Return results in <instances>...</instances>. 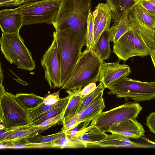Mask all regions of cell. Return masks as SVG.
Wrapping results in <instances>:
<instances>
[{
	"label": "cell",
	"instance_id": "6da1fadb",
	"mask_svg": "<svg viewBox=\"0 0 155 155\" xmlns=\"http://www.w3.org/2000/svg\"><path fill=\"white\" fill-rule=\"evenodd\" d=\"M92 0H60L52 25L55 31L70 30L76 34L80 50L85 46L87 21Z\"/></svg>",
	"mask_w": 155,
	"mask_h": 155
},
{
	"label": "cell",
	"instance_id": "7a4b0ae2",
	"mask_svg": "<svg viewBox=\"0 0 155 155\" xmlns=\"http://www.w3.org/2000/svg\"><path fill=\"white\" fill-rule=\"evenodd\" d=\"M61 68L60 85L61 87L71 77L81 52L76 33L66 30L54 31Z\"/></svg>",
	"mask_w": 155,
	"mask_h": 155
},
{
	"label": "cell",
	"instance_id": "3957f363",
	"mask_svg": "<svg viewBox=\"0 0 155 155\" xmlns=\"http://www.w3.org/2000/svg\"><path fill=\"white\" fill-rule=\"evenodd\" d=\"M103 61L92 50L85 49L81 52L71 77L61 89L67 90L82 89L90 83L99 81Z\"/></svg>",
	"mask_w": 155,
	"mask_h": 155
},
{
	"label": "cell",
	"instance_id": "277c9868",
	"mask_svg": "<svg viewBox=\"0 0 155 155\" xmlns=\"http://www.w3.org/2000/svg\"><path fill=\"white\" fill-rule=\"evenodd\" d=\"M0 42L2 53L11 64L26 71H31L35 68L32 54L25 46L19 31L12 33H2Z\"/></svg>",
	"mask_w": 155,
	"mask_h": 155
},
{
	"label": "cell",
	"instance_id": "5b68a950",
	"mask_svg": "<svg viewBox=\"0 0 155 155\" xmlns=\"http://www.w3.org/2000/svg\"><path fill=\"white\" fill-rule=\"evenodd\" d=\"M107 88L110 90L108 94L118 98H130L138 102L155 99V81L144 82L125 77Z\"/></svg>",
	"mask_w": 155,
	"mask_h": 155
},
{
	"label": "cell",
	"instance_id": "8992f818",
	"mask_svg": "<svg viewBox=\"0 0 155 155\" xmlns=\"http://www.w3.org/2000/svg\"><path fill=\"white\" fill-rule=\"evenodd\" d=\"M0 121L8 129L31 123L27 110L19 103L15 95L5 91L3 82H0Z\"/></svg>",
	"mask_w": 155,
	"mask_h": 155
},
{
	"label": "cell",
	"instance_id": "52a82bcc",
	"mask_svg": "<svg viewBox=\"0 0 155 155\" xmlns=\"http://www.w3.org/2000/svg\"><path fill=\"white\" fill-rule=\"evenodd\" d=\"M60 0H40L18 7L23 18L22 26L38 23L52 24L58 12Z\"/></svg>",
	"mask_w": 155,
	"mask_h": 155
},
{
	"label": "cell",
	"instance_id": "ba28073f",
	"mask_svg": "<svg viewBox=\"0 0 155 155\" xmlns=\"http://www.w3.org/2000/svg\"><path fill=\"white\" fill-rule=\"evenodd\" d=\"M152 50L139 32L131 28L114 44L113 52L118 58L126 61L135 56H147Z\"/></svg>",
	"mask_w": 155,
	"mask_h": 155
},
{
	"label": "cell",
	"instance_id": "9c48e42d",
	"mask_svg": "<svg viewBox=\"0 0 155 155\" xmlns=\"http://www.w3.org/2000/svg\"><path fill=\"white\" fill-rule=\"evenodd\" d=\"M142 107L137 102H129L109 110L101 112L91 120L90 125L105 132L114 126L131 118H136Z\"/></svg>",
	"mask_w": 155,
	"mask_h": 155
},
{
	"label": "cell",
	"instance_id": "30bf717a",
	"mask_svg": "<svg viewBox=\"0 0 155 155\" xmlns=\"http://www.w3.org/2000/svg\"><path fill=\"white\" fill-rule=\"evenodd\" d=\"M45 72V78L51 88H60L61 68L55 40L45 52L41 60Z\"/></svg>",
	"mask_w": 155,
	"mask_h": 155
},
{
	"label": "cell",
	"instance_id": "8fae6325",
	"mask_svg": "<svg viewBox=\"0 0 155 155\" xmlns=\"http://www.w3.org/2000/svg\"><path fill=\"white\" fill-rule=\"evenodd\" d=\"M121 60L118 58L115 62L103 61L100 70L99 82L102 81L106 88L112 83L121 78L127 77L131 73L129 65L120 64Z\"/></svg>",
	"mask_w": 155,
	"mask_h": 155
},
{
	"label": "cell",
	"instance_id": "7c38bea8",
	"mask_svg": "<svg viewBox=\"0 0 155 155\" xmlns=\"http://www.w3.org/2000/svg\"><path fill=\"white\" fill-rule=\"evenodd\" d=\"M92 14L95 44L103 32L109 31L112 19V12L106 3H101L95 7Z\"/></svg>",
	"mask_w": 155,
	"mask_h": 155
},
{
	"label": "cell",
	"instance_id": "4fadbf2b",
	"mask_svg": "<svg viewBox=\"0 0 155 155\" xmlns=\"http://www.w3.org/2000/svg\"><path fill=\"white\" fill-rule=\"evenodd\" d=\"M23 21L22 14L17 7L0 11V26L2 33H12L19 31Z\"/></svg>",
	"mask_w": 155,
	"mask_h": 155
},
{
	"label": "cell",
	"instance_id": "5bb4252c",
	"mask_svg": "<svg viewBox=\"0 0 155 155\" xmlns=\"http://www.w3.org/2000/svg\"><path fill=\"white\" fill-rule=\"evenodd\" d=\"M136 118L129 119L112 127L108 132L119 134L129 138L139 139L144 135L145 131Z\"/></svg>",
	"mask_w": 155,
	"mask_h": 155
},
{
	"label": "cell",
	"instance_id": "9a60e30c",
	"mask_svg": "<svg viewBox=\"0 0 155 155\" xmlns=\"http://www.w3.org/2000/svg\"><path fill=\"white\" fill-rule=\"evenodd\" d=\"M89 145H95L102 147H127L133 148H150V145L136 143L131 141L129 138L117 133L107 134L103 140Z\"/></svg>",
	"mask_w": 155,
	"mask_h": 155
},
{
	"label": "cell",
	"instance_id": "2e32d148",
	"mask_svg": "<svg viewBox=\"0 0 155 155\" xmlns=\"http://www.w3.org/2000/svg\"><path fill=\"white\" fill-rule=\"evenodd\" d=\"M38 133L37 125H23L8 129L4 138L0 141V143L25 140Z\"/></svg>",
	"mask_w": 155,
	"mask_h": 155
},
{
	"label": "cell",
	"instance_id": "e0dca14e",
	"mask_svg": "<svg viewBox=\"0 0 155 155\" xmlns=\"http://www.w3.org/2000/svg\"><path fill=\"white\" fill-rule=\"evenodd\" d=\"M102 91L87 107L78 114L81 121H91L97 116L105 107Z\"/></svg>",
	"mask_w": 155,
	"mask_h": 155
},
{
	"label": "cell",
	"instance_id": "ac0fdd59",
	"mask_svg": "<svg viewBox=\"0 0 155 155\" xmlns=\"http://www.w3.org/2000/svg\"><path fill=\"white\" fill-rule=\"evenodd\" d=\"M127 13L128 19L130 28L139 32L148 43L152 50L155 49V30L147 27L128 12Z\"/></svg>",
	"mask_w": 155,
	"mask_h": 155
},
{
	"label": "cell",
	"instance_id": "d6986e66",
	"mask_svg": "<svg viewBox=\"0 0 155 155\" xmlns=\"http://www.w3.org/2000/svg\"><path fill=\"white\" fill-rule=\"evenodd\" d=\"M127 12L137 20L148 28L155 29V15L148 13L141 5L134 4Z\"/></svg>",
	"mask_w": 155,
	"mask_h": 155
},
{
	"label": "cell",
	"instance_id": "ffe728a7",
	"mask_svg": "<svg viewBox=\"0 0 155 155\" xmlns=\"http://www.w3.org/2000/svg\"><path fill=\"white\" fill-rule=\"evenodd\" d=\"M82 89L78 88L72 90H66V91L70 95L68 104L63 114L62 121L64 120L73 117L77 114L83 97L79 92Z\"/></svg>",
	"mask_w": 155,
	"mask_h": 155
},
{
	"label": "cell",
	"instance_id": "44dd1931",
	"mask_svg": "<svg viewBox=\"0 0 155 155\" xmlns=\"http://www.w3.org/2000/svg\"><path fill=\"white\" fill-rule=\"evenodd\" d=\"M107 134L96 126L90 125L85 130L76 137L87 147L90 144L98 142L106 137Z\"/></svg>",
	"mask_w": 155,
	"mask_h": 155
},
{
	"label": "cell",
	"instance_id": "7402d4cb",
	"mask_svg": "<svg viewBox=\"0 0 155 155\" xmlns=\"http://www.w3.org/2000/svg\"><path fill=\"white\" fill-rule=\"evenodd\" d=\"M127 15V12L124 14L118 21L114 23L109 28L108 33L110 40L114 44L124 34L131 29Z\"/></svg>",
	"mask_w": 155,
	"mask_h": 155
},
{
	"label": "cell",
	"instance_id": "603a6c76",
	"mask_svg": "<svg viewBox=\"0 0 155 155\" xmlns=\"http://www.w3.org/2000/svg\"><path fill=\"white\" fill-rule=\"evenodd\" d=\"M108 31L103 32L95 44L92 50L103 61L110 57L111 51Z\"/></svg>",
	"mask_w": 155,
	"mask_h": 155
},
{
	"label": "cell",
	"instance_id": "cb8c5ba5",
	"mask_svg": "<svg viewBox=\"0 0 155 155\" xmlns=\"http://www.w3.org/2000/svg\"><path fill=\"white\" fill-rule=\"evenodd\" d=\"M15 97L21 105L27 110L36 108L43 102L45 97L34 93H18Z\"/></svg>",
	"mask_w": 155,
	"mask_h": 155
},
{
	"label": "cell",
	"instance_id": "d4e9b609",
	"mask_svg": "<svg viewBox=\"0 0 155 155\" xmlns=\"http://www.w3.org/2000/svg\"><path fill=\"white\" fill-rule=\"evenodd\" d=\"M52 148H86L87 147L81 141L68 137L64 132L63 135L50 143Z\"/></svg>",
	"mask_w": 155,
	"mask_h": 155
},
{
	"label": "cell",
	"instance_id": "484cf974",
	"mask_svg": "<svg viewBox=\"0 0 155 155\" xmlns=\"http://www.w3.org/2000/svg\"><path fill=\"white\" fill-rule=\"evenodd\" d=\"M65 100L59 105L54 107L39 115L31 121L30 125L36 126L38 125L44 120L54 117L63 112L68 104L70 95L66 96Z\"/></svg>",
	"mask_w": 155,
	"mask_h": 155
},
{
	"label": "cell",
	"instance_id": "4316f807",
	"mask_svg": "<svg viewBox=\"0 0 155 155\" xmlns=\"http://www.w3.org/2000/svg\"><path fill=\"white\" fill-rule=\"evenodd\" d=\"M1 145V148H52V145L48 143H38L27 141L25 140L19 141L7 142Z\"/></svg>",
	"mask_w": 155,
	"mask_h": 155
},
{
	"label": "cell",
	"instance_id": "83f0119b",
	"mask_svg": "<svg viewBox=\"0 0 155 155\" xmlns=\"http://www.w3.org/2000/svg\"><path fill=\"white\" fill-rule=\"evenodd\" d=\"M106 88L102 81H100L95 90L90 94L83 97L77 114L85 109L94 101L99 94Z\"/></svg>",
	"mask_w": 155,
	"mask_h": 155
},
{
	"label": "cell",
	"instance_id": "f1b7e54d",
	"mask_svg": "<svg viewBox=\"0 0 155 155\" xmlns=\"http://www.w3.org/2000/svg\"><path fill=\"white\" fill-rule=\"evenodd\" d=\"M66 98L65 97L60 98L56 103L53 104H45L43 103L36 108L27 110L31 121L43 113L59 105L65 100Z\"/></svg>",
	"mask_w": 155,
	"mask_h": 155
},
{
	"label": "cell",
	"instance_id": "f546056e",
	"mask_svg": "<svg viewBox=\"0 0 155 155\" xmlns=\"http://www.w3.org/2000/svg\"><path fill=\"white\" fill-rule=\"evenodd\" d=\"M64 132L61 130L57 133L45 136H42L38 133L25 140L28 142L35 143H50L61 136Z\"/></svg>",
	"mask_w": 155,
	"mask_h": 155
},
{
	"label": "cell",
	"instance_id": "4dcf8cb0",
	"mask_svg": "<svg viewBox=\"0 0 155 155\" xmlns=\"http://www.w3.org/2000/svg\"><path fill=\"white\" fill-rule=\"evenodd\" d=\"M87 32L86 39V49L88 50H92L95 45L94 35L93 18L91 11V10L89 15L87 21Z\"/></svg>",
	"mask_w": 155,
	"mask_h": 155
},
{
	"label": "cell",
	"instance_id": "1f68e13d",
	"mask_svg": "<svg viewBox=\"0 0 155 155\" xmlns=\"http://www.w3.org/2000/svg\"><path fill=\"white\" fill-rule=\"evenodd\" d=\"M91 121H81L73 128L65 132L69 137L75 138L85 130Z\"/></svg>",
	"mask_w": 155,
	"mask_h": 155
},
{
	"label": "cell",
	"instance_id": "d6a6232c",
	"mask_svg": "<svg viewBox=\"0 0 155 155\" xmlns=\"http://www.w3.org/2000/svg\"><path fill=\"white\" fill-rule=\"evenodd\" d=\"M63 113L64 112L54 117L47 119L37 125L38 129V133L49 128L59 121H61Z\"/></svg>",
	"mask_w": 155,
	"mask_h": 155
},
{
	"label": "cell",
	"instance_id": "836d02e7",
	"mask_svg": "<svg viewBox=\"0 0 155 155\" xmlns=\"http://www.w3.org/2000/svg\"><path fill=\"white\" fill-rule=\"evenodd\" d=\"M62 121L63 124L62 130L64 132L72 129L81 122L79 120L78 114L73 117L65 119Z\"/></svg>",
	"mask_w": 155,
	"mask_h": 155
},
{
	"label": "cell",
	"instance_id": "e575fe53",
	"mask_svg": "<svg viewBox=\"0 0 155 155\" xmlns=\"http://www.w3.org/2000/svg\"><path fill=\"white\" fill-rule=\"evenodd\" d=\"M32 0H0V6L13 7L20 6Z\"/></svg>",
	"mask_w": 155,
	"mask_h": 155
},
{
	"label": "cell",
	"instance_id": "d590c367",
	"mask_svg": "<svg viewBox=\"0 0 155 155\" xmlns=\"http://www.w3.org/2000/svg\"><path fill=\"white\" fill-rule=\"evenodd\" d=\"M60 90L52 94L48 95L45 97L43 103L45 104L52 105L56 103L60 98L59 94Z\"/></svg>",
	"mask_w": 155,
	"mask_h": 155
},
{
	"label": "cell",
	"instance_id": "8d00e7d4",
	"mask_svg": "<svg viewBox=\"0 0 155 155\" xmlns=\"http://www.w3.org/2000/svg\"><path fill=\"white\" fill-rule=\"evenodd\" d=\"M136 4L141 5L148 13L155 15V6L147 0H141Z\"/></svg>",
	"mask_w": 155,
	"mask_h": 155
},
{
	"label": "cell",
	"instance_id": "74e56055",
	"mask_svg": "<svg viewBox=\"0 0 155 155\" xmlns=\"http://www.w3.org/2000/svg\"><path fill=\"white\" fill-rule=\"evenodd\" d=\"M146 125L150 131L155 134V112L150 113L147 117Z\"/></svg>",
	"mask_w": 155,
	"mask_h": 155
},
{
	"label": "cell",
	"instance_id": "f35d334b",
	"mask_svg": "<svg viewBox=\"0 0 155 155\" xmlns=\"http://www.w3.org/2000/svg\"><path fill=\"white\" fill-rule=\"evenodd\" d=\"M97 87L96 83H90L82 88L79 93L83 96H86L93 92Z\"/></svg>",
	"mask_w": 155,
	"mask_h": 155
},
{
	"label": "cell",
	"instance_id": "ab89813d",
	"mask_svg": "<svg viewBox=\"0 0 155 155\" xmlns=\"http://www.w3.org/2000/svg\"><path fill=\"white\" fill-rule=\"evenodd\" d=\"M119 0H105L106 4L111 10L112 12L116 10Z\"/></svg>",
	"mask_w": 155,
	"mask_h": 155
},
{
	"label": "cell",
	"instance_id": "60d3db41",
	"mask_svg": "<svg viewBox=\"0 0 155 155\" xmlns=\"http://www.w3.org/2000/svg\"><path fill=\"white\" fill-rule=\"evenodd\" d=\"M150 55L151 57L155 68V49H152L150 51Z\"/></svg>",
	"mask_w": 155,
	"mask_h": 155
},
{
	"label": "cell",
	"instance_id": "b9f144b4",
	"mask_svg": "<svg viewBox=\"0 0 155 155\" xmlns=\"http://www.w3.org/2000/svg\"><path fill=\"white\" fill-rule=\"evenodd\" d=\"M143 138V139L145 140H146V141L150 143L151 144H153V145H154L155 146V142L152 141L146 137Z\"/></svg>",
	"mask_w": 155,
	"mask_h": 155
},
{
	"label": "cell",
	"instance_id": "7bdbcfd3",
	"mask_svg": "<svg viewBox=\"0 0 155 155\" xmlns=\"http://www.w3.org/2000/svg\"><path fill=\"white\" fill-rule=\"evenodd\" d=\"M155 6V0H147Z\"/></svg>",
	"mask_w": 155,
	"mask_h": 155
},
{
	"label": "cell",
	"instance_id": "ee69618b",
	"mask_svg": "<svg viewBox=\"0 0 155 155\" xmlns=\"http://www.w3.org/2000/svg\"><path fill=\"white\" fill-rule=\"evenodd\" d=\"M141 0H133L134 4L137 3L139 2Z\"/></svg>",
	"mask_w": 155,
	"mask_h": 155
},
{
	"label": "cell",
	"instance_id": "f6af8a7d",
	"mask_svg": "<svg viewBox=\"0 0 155 155\" xmlns=\"http://www.w3.org/2000/svg\"><path fill=\"white\" fill-rule=\"evenodd\" d=\"M38 0H32V2L36 1H38Z\"/></svg>",
	"mask_w": 155,
	"mask_h": 155
}]
</instances>
